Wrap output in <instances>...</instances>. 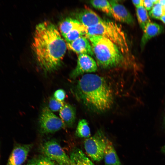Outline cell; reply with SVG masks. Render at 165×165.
Returning <instances> with one entry per match:
<instances>
[{"instance_id": "cell-20", "label": "cell", "mask_w": 165, "mask_h": 165, "mask_svg": "<svg viewBox=\"0 0 165 165\" xmlns=\"http://www.w3.org/2000/svg\"><path fill=\"white\" fill-rule=\"evenodd\" d=\"M75 135L81 138H88L90 137V129L86 119H82L79 121L75 131Z\"/></svg>"}, {"instance_id": "cell-15", "label": "cell", "mask_w": 165, "mask_h": 165, "mask_svg": "<svg viewBox=\"0 0 165 165\" xmlns=\"http://www.w3.org/2000/svg\"><path fill=\"white\" fill-rule=\"evenodd\" d=\"M69 158V165H94L82 151L78 148L72 150Z\"/></svg>"}, {"instance_id": "cell-21", "label": "cell", "mask_w": 165, "mask_h": 165, "mask_svg": "<svg viewBox=\"0 0 165 165\" xmlns=\"http://www.w3.org/2000/svg\"><path fill=\"white\" fill-rule=\"evenodd\" d=\"M94 8L112 16V9L109 1L105 0H94L90 1Z\"/></svg>"}, {"instance_id": "cell-6", "label": "cell", "mask_w": 165, "mask_h": 165, "mask_svg": "<svg viewBox=\"0 0 165 165\" xmlns=\"http://www.w3.org/2000/svg\"><path fill=\"white\" fill-rule=\"evenodd\" d=\"M39 124L41 132L45 134L54 133L65 126L61 119L46 107L43 108L42 111Z\"/></svg>"}, {"instance_id": "cell-29", "label": "cell", "mask_w": 165, "mask_h": 165, "mask_svg": "<svg viewBox=\"0 0 165 165\" xmlns=\"http://www.w3.org/2000/svg\"><path fill=\"white\" fill-rule=\"evenodd\" d=\"M26 165H37V160H31Z\"/></svg>"}, {"instance_id": "cell-26", "label": "cell", "mask_w": 165, "mask_h": 165, "mask_svg": "<svg viewBox=\"0 0 165 165\" xmlns=\"http://www.w3.org/2000/svg\"><path fill=\"white\" fill-rule=\"evenodd\" d=\"M159 1L156 0H143V6L146 10H151L154 5L157 2Z\"/></svg>"}, {"instance_id": "cell-30", "label": "cell", "mask_w": 165, "mask_h": 165, "mask_svg": "<svg viewBox=\"0 0 165 165\" xmlns=\"http://www.w3.org/2000/svg\"><path fill=\"white\" fill-rule=\"evenodd\" d=\"M159 20H161L163 23L165 24V12H164L162 15L161 16Z\"/></svg>"}, {"instance_id": "cell-1", "label": "cell", "mask_w": 165, "mask_h": 165, "mask_svg": "<svg viewBox=\"0 0 165 165\" xmlns=\"http://www.w3.org/2000/svg\"><path fill=\"white\" fill-rule=\"evenodd\" d=\"M31 47L37 63L45 73L59 68L67 47L57 26L48 21L36 25Z\"/></svg>"}, {"instance_id": "cell-32", "label": "cell", "mask_w": 165, "mask_h": 165, "mask_svg": "<svg viewBox=\"0 0 165 165\" xmlns=\"http://www.w3.org/2000/svg\"><path fill=\"white\" fill-rule=\"evenodd\" d=\"M162 150L163 152L165 153V145L163 147Z\"/></svg>"}, {"instance_id": "cell-12", "label": "cell", "mask_w": 165, "mask_h": 165, "mask_svg": "<svg viewBox=\"0 0 165 165\" xmlns=\"http://www.w3.org/2000/svg\"><path fill=\"white\" fill-rule=\"evenodd\" d=\"M66 44L68 48L77 53L94 56L90 43L85 36Z\"/></svg>"}, {"instance_id": "cell-13", "label": "cell", "mask_w": 165, "mask_h": 165, "mask_svg": "<svg viewBox=\"0 0 165 165\" xmlns=\"http://www.w3.org/2000/svg\"><path fill=\"white\" fill-rule=\"evenodd\" d=\"M163 30V27L156 23L150 22L145 27L141 42V46L143 49L148 41L152 38L161 33Z\"/></svg>"}, {"instance_id": "cell-8", "label": "cell", "mask_w": 165, "mask_h": 165, "mask_svg": "<svg viewBox=\"0 0 165 165\" xmlns=\"http://www.w3.org/2000/svg\"><path fill=\"white\" fill-rule=\"evenodd\" d=\"M97 69L96 62L90 56L84 54H79L77 65L71 73L70 77L75 79L84 73L95 72Z\"/></svg>"}, {"instance_id": "cell-34", "label": "cell", "mask_w": 165, "mask_h": 165, "mask_svg": "<svg viewBox=\"0 0 165 165\" xmlns=\"http://www.w3.org/2000/svg\"><path fill=\"white\" fill-rule=\"evenodd\" d=\"M55 165H56V164H55Z\"/></svg>"}, {"instance_id": "cell-17", "label": "cell", "mask_w": 165, "mask_h": 165, "mask_svg": "<svg viewBox=\"0 0 165 165\" xmlns=\"http://www.w3.org/2000/svg\"><path fill=\"white\" fill-rule=\"evenodd\" d=\"M82 25L76 19L67 18L60 24L59 31L63 37L73 29Z\"/></svg>"}, {"instance_id": "cell-31", "label": "cell", "mask_w": 165, "mask_h": 165, "mask_svg": "<svg viewBox=\"0 0 165 165\" xmlns=\"http://www.w3.org/2000/svg\"><path fill=\"white\" fill-rule=\"evenodd\" d=\"M159 2L163 6L165 5V0H159Z\"/></svg>"}, {"instance_id": "cell-2", "label": "cell", "mask_w": 165, "mask_h": 165, "mask_svg": "<svg viewBox=\"0 0 165 165\" xmlns=\"http://www.w3.org/2000/svg\"><path fill=\"white\" fill-rule=\"evenodd\" d=\"M75 93L77 99L95 112H104L113 104L111 88L104 78L97 75H83L78 82Z\"/></svg>"}, {"instance_id": "cell-18", "label": "cell", "mask_w": 165, "mask_h": 165, "mask_svg": "<svg viewBox=\"0 0 165 165\" xmlns=\"http://www.w3.org/2000/svg\"><path fill=\"white\" fill-rule=\"evenodd\" d=\"M86 28L82 25L71 30L63 38L66 43H69L80 37L85 36L86 34Z\"/></svg>"}, {"instance_id": "cell-7", "label": "cell", "mask_w": 165, "mask_h": 165, "mask_svg": "<svg viewBox=\"0 0 165 165\" xmlns=\"http://www.w3.org/2000/svg\"><path fill=\"white\" fill-rule=\"evenodd\" d=\"M41 150L46 157L56 161L59 165H69V157L56 141L50 140L46 142L42 146Z\"/></svg>"}, {"instance_id": "cell-23", "label": "cell", "mask_w": 165, "mask_h": 165, "mask_svg": "<svg viewBox=\"0 0 165 165\" xmlns=\"http://www.w3.org/2000/svg\"><path fill=\"white\" fill-rule=\"evenodd\" d=\"M64 105V101H59L53 96L49 99L48 108L52 112L60 111Z\"/></svg>"}, {"instance_id": "cell-14", "label": "cell", "mask_w": 165, "mask_h": 165, "mask_svg": "<svg viewBox=\"0 0 165 165\" xmlns=\"http://www.w3.org/2000/svg\"><path fill=\"white\" fill-rule=\"evenodd\" d=\"M59 116L65 126L68 127H72L75 121V109L69 104H65L59 111Z\"/></svg>"}, {"instance_id": "cell-4", "label": "cell", "mask_w": 165, "mask_h": 165, "mask_svg": "<svg viewBox=\"0 0 165 165\" xmlns=\"http://www.w3.org/2000/svg\"><path fill=\"white\" fill-rule=\"evenodd\" d=\"M86 29V35L103 36L116 44L123 54L128 52L129 47L126 35L122 28L115 22L103 20Z\"/></svg>"}, {"instance_id": "cell-16", "label": "cell", "mask_w": 165, "mask_h": 165, "mask_svg": "<svg viewBox=\"0 0 165 165\" xmlns=\"http://www.w3.org/2000/svg\"><path fill=\"white\" fill-rule=\"evenodd\" d=\"M104 158L105 165H121V163L112 142L107 140Z\"/></svg>"}, {"instance_id": "cell-27", "label": "cell", "mask_w": 165, "mask_h": 165, "mask_svg": "<svg viewBox=\"0 0 165 165\" xmlns=\"http://www.w3.org/2000/svg\"><path fill=\"white\" fill-rule=\"evenodd\" d=\"M132 2L136 8L143 6V0H132Z\"/></svg>"}, {"instance_id": "cell-22", "label": "cell", "mask_w": 165, "mask_h": 165, "mask_svg": "<svg viewBox=\"0 0 165 165\" xmlns=\"http://www.w3.org/2000/svg\"><path fill=\"white\" fill-rule=\"evenodd\" d=\"M163 6L159 1L155 4L149 13V15L152 18L159 19L164 13Z\"/></svg>"}, {"instance_id": "cell-5", "label": "cell", "mask_w": 165, "mask_h": 165, "mask_svg": "<svg viewBox=\"0 0 165 165\" xmlns=\"http://www.w3.org/2000/svg\"><path fill=\"white\" fill-rule=\"evenodd\" d=\"M107 140L99 131L86 138L84 141V146L87 155L94 161L102 160L104 158Z\"/></svg>"}, {"instance_id": "cell-9", "label": "cell", "mask_w": 165, "mask_h": 165, "mask_svg": "<svg viewBox=\"0 0 165 165\" xmlns=\"http://www.w3.org/2000/svg\"><path fill=\"white\" fill-rule=\"evenodd\" d=\"M32 144H18L14 148L7 165H21L26 160Z\"/></svg>"}, {"instance_id": "cell-11", "label": "cell", "mask_w": 165, "mask_h": 165, "mask_svg": "<svg viewBox=\"0 0 165 165\" xmlns=\"http://www.w3.org/2000/svg\"><path fill=\"white\" fill-rule=\"evenodd\" d=\"M112 9V16L116 20L132 25L134 23L133 18L125 7L116 1H109Z\"/></svg>"}, {"instance_id": "cell-24", "label": "cell", "mask_w": 165, "mask_h": 165, "mask_svg": "<svg viewBox=\"0 0 165 165\" xmlns=\"http://www.w3.org/2000/svg\"><path fill=\"white\" fill-rule=\"evenodd\" d=\"M66 96L64 90L59 89L56 90L54 93L53 97L57 100L60 101H64Z\"/></svg>"}, {"instance_id": "cell-19", "label": "cell", "mask_w": 165, "mask_h": 165, "mask_svg": "<svg viewBox=\"0 0 165 165\" xmlns=\"http://www.w3.org/2000/svg\"><path fill=\"white\" fill-rule=\"evenodd\" d=\"M136 13L139 24L144 31L151 20L146 9L143 6L136 8Z\"/></svg>"}, {"instance_id": "cell-25", "label": "cell", "mask_w": 165, "mask_h": 165, "mask_svg": "<svg viewBox=\"0 0 165 165\" xmlns=\"http://www.w3.org/2000/svg\"><path fill=\"white\" fill-rule=\"evenodd\" d=\"M53 161L46 157H41L37 160V165H55Z\"/></svg>"}, {"instance_id": "cell-28", "label": "cell", "mask_w": 165, "mask_h": 165, "mask_svg": "<svg viewBox=\"0 0 165 165\" xmlns=\"http://www.w3.org/2000/svg\"><path fill=\"white\" fill-rule=\"evenodd\" d=\"M160 115H161L165 121V100L164 101L163 105L160 112Z\"/></svg>"}, {"instance_id": "cell-33", "label": "cell", "mask_w": 165, "mask_h": 165, "mask_svg": "<svg viewBox=\"0 0 165 165\" xmlns=\"http://www.w3.org/2000/svg\"><path fill=\"white\" fill-rule=\"evenodd\" d=\"M163 10L164 12H165V5L163 6Z\"/></svg>"}, {"instance_id": "cell-3", "label": "cell", "mask_w": 165, "mask_h": 165, "mask_svg": "<svg viewBox=\"0 0 165 165\" xmlns=\"http://www.w3.org/2000/svg\"><path fill=\"white\" fill-rule=\"evenodd\" d=\"M92 47L94 56L101 68H110L119 65L124 57L117 46L107 38L101 35H86Z\"/></svg>"}, {"instance_id": "cell-10", "label": "cell", "mask_w": 165, "mask_h": 165, "mask_svg": "<svg viewBox=\"0 0 165 165\" xmlns=\"http://www.w3.org/2000/svg\"><path fill=\"white\" fill-rule=\"evenodd\" d=\"M75 17L86 28L97 24L103 20L94 11L87 7L77 12L75 14Z\"/></svg>"}]
</instances>
